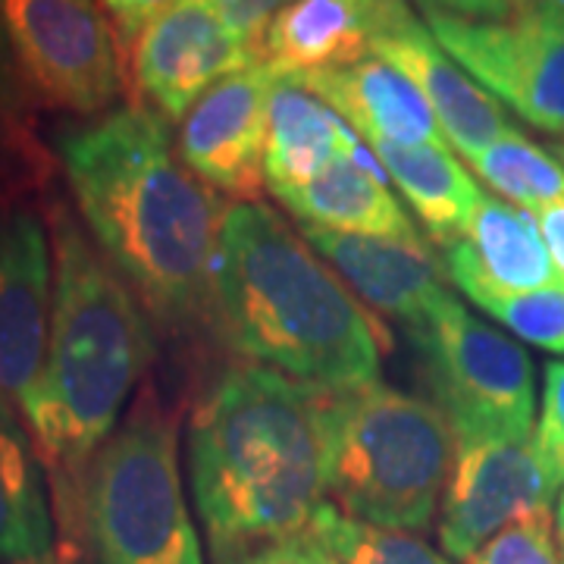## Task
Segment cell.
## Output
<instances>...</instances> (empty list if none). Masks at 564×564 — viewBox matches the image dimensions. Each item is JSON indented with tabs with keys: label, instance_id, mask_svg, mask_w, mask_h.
I'll use <instances>...</instances> for the list:
<instances>
[{
	"label": "cell",
	"instance_id": "1",
	"mask_svg": "<svg viewBox=\"0 0 564 564\" xmlns=\"http://www.w3.org/2000/svg\"><path fill=\"white\" fill-rule=\"evenodd\" d=\"M61 166L104 258L173 333L210 323L223 207L161 117L120 107L61 135Z\"/></svg>",
	"mask_w": 564,
	"mask_h": 564
},
{
	"label": "cell",
	"instance_id": "2",
	"mask_svg": "<svg viewBox=\"0 0 564 564\" xmlns=\"http://www.w3.org/2000/svg\"><path fill=\"white\" fill-rule=\"evenodd\" d=\"M188 474L217 564L304 533L329 492L321 389L261 364L223 370L188 421Z\"/></svg>",
	"mask_w": 564,
	"mask_h": 564
},
{
	"label": "cell",
	"instance_id": "3",
	"mask_svg": "<svg viewBox=\"0 0 564 564\" xmlns=\"http://www.w3.org/2000/svg\"><path fill=\"white\" fill-rule=\"evenodd\" d=\"M54 307L39 386L22 408L51 505L76 486L85 464L122 421V408L154 358V326L132 285L54 202Z\"/></svg>",
	"mask_w": 564,
	"mask_h": 564
},
{
	"label": "cell",
	"instance_id": "4",
	"mask_svg": "<svg viewBox=\"0 0 564 564\" xmlns=\"http://www.w3.org/2000/svg\"><path fill=\"white\" fill-rule=\"evenodd\" d=\"M210 326L242 358L314 389L380 373V339L351 289L261 202L223 210Z\"/></svg>",
	"mask_w": 564,
	"mask_h": 564
},
{
	"label": "cell",
	"instance_id": "5",
	"mask_svg": "<svg viewBox=\"0 0 564 564\" xmlns=\"http://www.w3.org/2000/svg\"><path fill=\"white\" fill-rule=\"evenodd\" d=\"M66 564H204L185 505L180 430L151 389L54 502Z\"/></svg>",
	"mask_w": 564,
	"mask_h": 564
},
{
	"label": "cell",
	"instance_id": "6",
	"mask_svg": "<svg viewBox=\"0 0 564 564\" xmlns=\"http://www.w3.org/2000/svg\"><path fill=\"white\" fill-rule=\"evenodd\" d=\"M321 414L333 505L367 524L426 530L455 467L443 411L373 380L321 389Z\"/></svg>",
	"mask_w": 564,
	"mask_h": 564
},
{
	"label": "cell",
	"instance_id": "7",
	"mask_svg": "<svg viewBox=\"0 0 564 564\" xmlns=\"http://www.w3.org/2000/svg\"><path fill=\"white\" fill-rule=\"evenodd\" d=\"M408 333L458 445L533 440L536 380L521 345L477 321L458 299Z\"/></svg>",
	"mask_w": 564,
	"mask_h": 564
},
{
	"label": "cell",
	"instance_id": "8",
	"mask_svg": "<svg viewBox=\"0 0 564 564\" xmlns=\"http://www.w3.org/2000/svg\"><path fill=\"white\" fill-rule=\"evenodd\" d=\"M0 25L29 98L79 117L120 98V35L101 0H0Z\"/></svg>",
	"mask_w": 564,
	"mask_h": 564
},
{
	"label": "cell",
	"instance_id": "9",
	"mask_svg": "<svg viewBox=\"0 0 564 564\" xmlns=\"http://www.w3.org/2000/svg\"><path fill=\"white\" fill-rule=\"evenodd\" d=\"M423 22L496 101L530 126L564 135V13L530 10L508 20L423 13Z\"/></svg>",
	"mask_w": 564,
	"mask_h": 564
},
{
	"label": "cell",
	"instance_id": "10",
	"mask_svg": "<svg viewBox=\"0 0 564 564\" xmlns=\"http://www.w3.org/2000/svg\"><path fill=\"white\" fill-rule=\"evenodd\" d=\"M367 29L370 54L399 69L421 91L440 120L445 141L462 158H477L484 148L514 129L502 104L448 57L408 0H370Z\"/></svg>",
	"mask_w": 564,
	"mask_h": 564
},
{
	"label": "cell",
	"instance_id": "11",
	"mask_svg": "<svg viewBox=\"0 0 564 564\" xmlns=\"http://www.w3.org/2000/svg\"><path fill=\"white\" fill-rule=\"evenodd\" d=\"M558 486L533 440L458 445L440 514L443 552L470 562L511 524L552 511Z\"/></svg>",
	"mask_w": 564,
	"mask_h": 564
},
{
	"label": "cell",
	"instance_id": "12",
	"mask_svg": "<svg viewBox=\"0 0 564 564\" xmlns=\"http://www.w3.org/2000/svg\"><path fill=\"white\" fill-rule=\"evenodd\" d=\"M51 307V232L29 204H0V408L20 417L44 370Z\"/></svg>",
	"mask_w": 564,
	"mask_h": 564
},
{
	"label": "cell",
	"instance_id": "13",
	"mask_svg": "<svg viewBox=\"0 0 564 564\" xmlns=\"http://www.w3.org/2000/svg\"><path fill=\"white\" fill-rule=\"evenodd\" d=\"M254 63L261 57L223 22L210 0H182L132 39L141 98L170 122H182L204 91Z\"/></svg>",
	"mask_w": 564,
	"mask_h": 564
},
{
	"label": "cell",
	"instance_id": "14",
	"mask_svg": "<svg viewBox=\"0 0 564 564\" xmlns=\"http://www.w3.org/2000/svg\"><path fill=\"white\" fill-rule=\"evenodd\" d=\"M280 73L254 63L204 91L180 122L182 163L210 188L239 204L258 202L267 154L270 98Z\"/></svg>",
	"mask_w": 564,
	"mask_h": 564
},
{
	"label": "cell",
	"instance_id": "15",
	"mask_svg": "<svg viewBox=\"0 0 564 564\" xmlns=\"http://www.w3.org/2000/svg\"><path fill=\"white\" fill-rule=\"evenodd\" d=\"M445 276L474 304L562 282L536 214L484 192L462 239L443 245Z\"/></svg>",
	"mask_w": 564,
	"mask_h": 564
},
{
	"label": "cell",
	"instance_id": "16",
	"mask_svg": "<svg viewBox=\"0 0 564 564\" xmlns=\"http://www.w3.org/2000/svg\"><path fill=\"white\" fill-rule=\"evenodd\" d=\"M302 236L323 261L336 267L358 299L386 317L408 323V329L430 323L455 299L445 289L426 242L336 232L323 226H304Z\"/></svg>",
	"mask_w": 564,
	"mask_h": 564
},
{
	"label": "cell",
	"instance_id": "17",
	"mask_svg": "<svg viewBox=\"0 0 564 564\" xmlns=\"http://www.w3.org/2000/svg\"><path fill=\"white\" fill-rule=\"evenodd\" d=\"M329 110H336L367 144H436L452 148L423 95L399 69L367 54L364 61L299 76Z\"/></svg>",
	"mask_w": 564,
	"mask_h": 564
},
{
	"label": "cell",
	"instance_id": "18",
	"mask_svg": "<svg viewBox=\"0 0 564 564\" xmlns=\"http://www.w3.org/2000/svg\"><path fill=\"white\" fill-rule=\"evenodd\" d=\"M304 226L361 232L399 242H423L399 198L389 192L380 161L364 144L343 151L314 180L280 198Z\"/></svg>",
	"mask_w": 564,
	"mask_h": 564
},
{
	"label": "cell",
	"instance_id": "19",
	"mask_svg": "<svg viewBox=\"0 0 564 564\" xmlns=\"http://www.w3.org/2000/svg\"><path fill=\"white\" fill-rule=\"evenodd\" d=\"M355 144H361L358 132H351L336 110H329L302 82L280 76L270 98L263 154V180L276 198L307 185L326 163Z\"/></svg>",
	"mask_w": 564,
	"mask_h": 564
},
{
	"label": "cell",
	"instance_id": "20",
	"mask_svg": "<svg viewBox=\"0 0 564 564\" xmlns=\"http://www.w3.org/2000/svg\"><path fill=\"white\" fill-rule=\"evenodd\" d=\"M47 474L17 411L0 408V564H57Z\"/></svg>",
	"mask_w": 564,
	"mask_h": 564
},
{
	"label": "cell",
	"instance_id": "21",
	"mask_svg": "<svg viewBox=\"0 0 564 564\" xmlns=\"http://www.w3.org/2000/svg\"><path fill=\"white\" fill-rule=\"evenodd\" d=\"M367 54V7L355 0H292L270 20L261 44V61L289 79L351 66Z\"/></svg>",
	"mask_w": 564,
	"mask_h": 564
},
{
	"label": "cell",
	"instance_id": "22",
	"mask_svg": "<svg viewBox=\"0 0 564 564\" xmlns=\"http://www.w3.org/2000/svg\"><path fill=\"white\" fill-rule=\"evenodd\" d=\"M370 151L436 242L462 239L484 188L452 158L448 148L377 141Z\"/></svg>",
	"mask_w": 564,
	"mask_h": 564
},
{
	"label": "cell",
	"instance_id": "23",
	"mask_svg": "<svg viewBox=\"0 0 564 564\" xmlns=\"http://www.w3.org/2000/svg\"><path fill=\"white\" fill-rule=\"evenodd\" d=\"M57 161L29 113L10 44L0 25V204H29L54 180Z\"/></svg>",
	"mask_w": 564,
	"mask_h": 564
},
{
	"label": "cell",
	"instance_id": "24",
	"mask_svg": "<svg viewBox=\"0 0 564 564\" xmlns=\"http://www.w3.org/2000/svg\"><path fill=\"white\" fill-rule=\"evenodd\" d=\"M470 166L505 202L518 204L530 214L552 204H564L562 161L549 148L533 144L518 129L505 132L502 139L492 141L477 158H470Z\"/></svg>",
	"mask_w": 564,
	"mask_h": 564
},
{
	"label": "cell",
	"instance_id": "25",
	"mask_svg": "<svg viewBox=\"0 0 564 564\" xmlns=\"http://www.w3.org/2000/svg\"><path fill=\"white\" fill-rule=\"evenodd\" d=\"M307 533L333 555L336 564H452L421 536L408 530L367 524L345 514L336 505H323Z\"/></svg>",
	"mask_w": 564,
	"mask_h": 564
},
{
	"label": "cell",
	"instance_id": "26",
	"mask_svg": "<svg viewBox=\"0 0 564 564\" xmlns=\"http://www.w3.org/2000/svg\"><path fill=\"white\" fill-rule=\"evenodd\" d=\"M489 317L505 323L524 343L564 355V282L521 295H499L477 304Z\"/></svg>",
	"mask_w": 564,
	"mask_h": 564
},
{
	"label": "cell",
	"instance_id": "27",
	"mask_svg": "<svg viewBox=\"0 0 564 564\" xmlns=\"http://www.w3.org/2000/svg\"><path fill=\"white\" fill-rule=\"evenodd\" d=\"M467 564H564L552 530V511H540L511 524L499 536H492Z\"/></svg>",
	"mask_w": 564,
	"mask_h": 564
},
{
	"label": "cell",
	"instance_id": "28",
	"mask_svg": "<svg viewBox=\"0 0 564 564\" xmlns=\"http://www.w3.org/2000/svg\"><path fill=\"white\" fill-rule=\"evenodd\" d=\"M533 443L543 455L552 477L564 484V361L545 364L543 414L533 433Z\"/></svg>",
	"mask_w": 564,
	"mask_h": 564
},
{
	"label": "cell",
	"instance_id": "29",
	"mask_svg": "<svg viewBox=\"0 0 564 564\" xmlns=\"http://www.w3.org/2000/svg\"><path fill=\"white\" fill-rule=\"evenodd\" d=\"M423 13H448L462 20H508L530 10L564 13V0H417Z\"/></svg>",
	"mask_w": 564,
	"mask_h": 564
},
{
	"label": "cell",
	"instance_id": "30",
	"mask_svg": "<svg viewBox=\"0 0 564 564\" xmlns=\"http://www.w3.org/2000/svg\"><path fill=\"white\" fill-rule=\"evenodd\" d=\"M292 0H210V7L223 17V22L239 35V39L261 57L263 32L270 20L289 7Z\"/></svg>",
	"mask_w": 564,
	"mask_h": 564
},
{
	"label": "cell",
	"instance_id": "31",
	"mask_svg": "<svg viewBox=\"0 0 564 564\" xmlns=\"http://www.w3.org/2000/svg\"><path fill=\"white\" fill-rule=\"evenodd\" d=\"M220 564H336L333 555L323 549L307 530L304 533H295V536H285V540H276V543H263L248 549V552H239L232 558H226Z\"/></svg>",
	"mask_w": 564,
	"mask_h": 564
},
{
	"label": "cell",
	"instance_id": "32",
	"mask_svg": "<svg viewBox=\"0 0 564 564\" xmlns=\"http://www.w3.org/2000/svg\"><path fill=\"white\" fill-rule=\"evenodd\" d=\"M101 3L117 22L122 39L132 41L148 22H154L161 13H166L170 7H176L182 0H101Z\"/></svg>",
	"mask_w": 564,
	"mask_h": 564
},
{
	"label": "cell",
	"instance_id": "33",
	"mask_svg": "<svg viewBox=\"0 0 564 564\" xmlns=\"http://www.w3.org/2000/svg\"><path fill=\"white\" fill-rule=\"evenodd\" d=\"M536 223H540L545 248L552 254V263H555V270L564 282V204H552V207L536 210Z\"/></svg>",
	"mask_w": 564,
	"mask_h": 564
},
{
	"label": "cell",
	"instance_id": "34",
	"mask_svg": "<svg viewBox=\"0 0 564 564\" xmlns=\"http://www.w3.org/2000/svg\"><path fill=\"white\" fill-rule=\"evenodd\" d=\"M558 543H562V555H564V489H562V499H558Z\"/></svg>",
	"mask_w": 564,
	"mask_h": 564
},
{
	"label": "cell",
	"instance_id": "35",
	"mask_svg": "<svg viewBox=\"0 0 564 564\" xmlns=\"http://www.w3.org/2000/svg\"><path fill=\"white\" fill-rule=\"evenodd\" d=\"M549 151H552V154H555V158H558L564 166V144H558V148H549Z\"/></svg>",
	"mask_w": 564,
	"mask_h": 564
},
{
	"label": "cell",
	"instance_id": "36",
	"mask_svg": "<svg viewBox=\"0 0 564 564\" xmlns=\"http://www.w3.org/2000/svg\"><path fill=\"white\" fill-rule=\"evenodd\" d=\"M355 3H361V7H367V3H370V0H355Z\"/></svg>",
	"mask_w": 564,
	"mask_h": 564
}]
</instances>
